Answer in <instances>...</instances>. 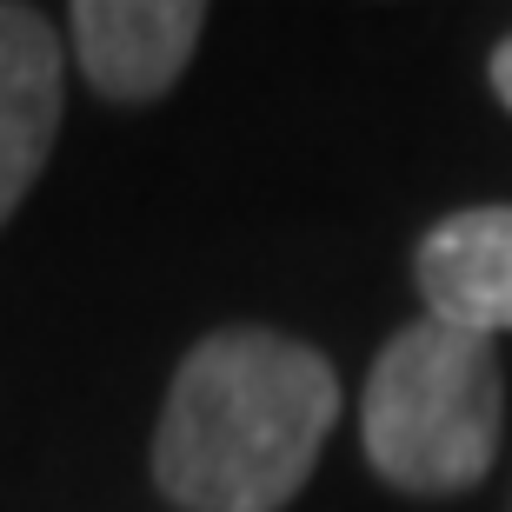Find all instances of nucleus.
I'll return each mask as SVG.
<instances>
[{
	"label": "nucleus",
	"mask_w": 512,
	"mask_h": 512,
	"mask_svg": "<svg viewBox=\"0 0 512 512\" xmlns=\"http://www.w3.org/2000/svg\"><path fill=\"white\" fill-rule=\"evenodd\" d=\"M340 419V380L313 346L233 326L180 360L153 439V479L187 512H280Z\"/></svg>",
	"instance_id": "f257e3e1"
},
{
	"label": "nucleus",
	"mask_w": 512,
	"mask_h": 512,
	"mask_svg": "<svg viewBox=\"0 0 512 512\" xmlns=\"http://www.w3.org/2000/svg\"><path fill=\"white\" fill-rule=\"evenodd\" d=\"M373 473L399 493H466L499 453V360L479 333L419 320L393 333L360 399Z\"/></svg>",
	"instance_id": "f03ea898"
},
{
	"label": "nucleus",
	"mask_w": 512,
	"mask_h": 512,
	"mask_svg": "<svg viewBox=\"0 0 512 512\" xmlns=\"http://www.w3.org/2000/svg\"><path fill=\"white\" fill-rule=\"evenodd\" d=\"M200 27L207 7L193 0H80L74 54L107 100H153L193 60Z\"/></svg>",
	"instance_id": "7ed1b4c3"
},
{
	"label": "nucleus",
	"mask_w": 512,
	"mask_h": 512,
	"mask_svg": "<svg viewBox=\"0 0 512 512\" xmlns=\"http://www.w3.org/2000/svg\"><path fill=\"white\" fill-rule=\"evenodd\" d=\"M426 320L459 333H512V207H466L419 240Z\"/></svg>",
	"instance_id": "20e7f679"
},
{
	"label": "nucleus",
	"mask_w": 512,
	"mask_h": 512,
	"mask_svg": "<svg viewBox=\"0 0 512 512\" xmlns=\"http://www.w3.org/2000/svg\"><path fill=\"white\" fill-rule=\"evenodd\" d=\"M60 127V47L34 7H0V220L20 207L54 153Z\"/></svg>",
	"instance_id": "39448f33"
},
{
	"label": "nucleus",
	"mask_w": 512,
	"mask_h": 512,
	"mask_svg": "<svg viewBox=\"0 0 512 512\" xmlns=\"http://www.w3.org/2000/svg\"><path fill=\"white\" fill-rule=\"evenodd\" d=\"M493 94L512 107V40H499V47H493Z\"/></svg>",
	"instance_id": "423d86ee"
}]
</instances>
